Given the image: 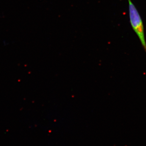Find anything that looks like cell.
I'll list each match as a JSON object with an SVG mask.
<instances>
[{
	"label": "cell",
	"mask_w": 146,
	"mask_h": 146,
	"mask_svg": "<svg viewBox=\"0 0 146 146\" xmlns=\"http://www.w3.org/2000/svg\"><path fill=\"white\" fill-rule=\"evenodd\" d=\"M128 1L131 25L133 31L140 39L141 44L146 52V42L143 21L134 4L132 2L131 0H128Z\"/></svg>",
	"instance_id": "6da1fadb"
}]
</instances>
